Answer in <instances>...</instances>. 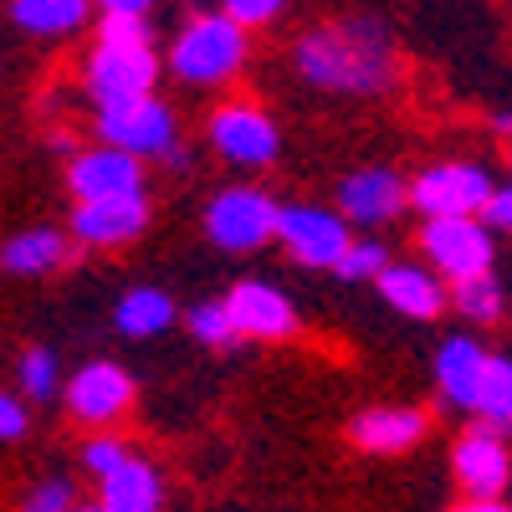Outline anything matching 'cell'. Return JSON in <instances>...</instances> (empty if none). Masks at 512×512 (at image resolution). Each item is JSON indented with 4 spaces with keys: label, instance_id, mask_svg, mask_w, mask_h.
<instances>
[{
    "label": "cell",
    "instance_id": "obj_32",
    "mask_svg": "<svg viewBox=\"0 0 512 512\" xmlns=\"http://www.w3.org/2000/svg\"><path fill=\"white\" fill-rule=\"evenodd\" d=\"M26 405L16 400V395H6V390H0V441H21L26 436Z\"/></svg>",
    "mask_w": 512,
    "mask_h": 512
},
{
    "label": "cell",
    "instance_id": "obj_8",
    "mask_svg": "<svg viewBox=\"0 0 512 512\" xmlns=\"http://www.w3.org/2000/svg\"><path fill=\"white\" fill-rule=\"evenodd\" d=\"M277 236H282V246L297 256V262L318 267V272L323 267L333 272V262L354 241L349 221L333 216V210H323V205H277Z\"/></svg>",
    "mask_w": 512,
    "mask_h": 512
},
{
    "label": "cell",
    "instance_id": "obj_3",
    "mask_svg": "<svg viewBox=\"0 0 512 512\" xmlns=\"http://www.w3.org/2000/svg\"><path fill=\"white\" fill-rule=\"evenodd\" d=\"M159 57L149 52V41H98V52L88 57V93L98 108H118L154 93Z\"/></svg>",
    "mask_w": 512,
    "mask_h": 512
},
{
    "label": "cell",
    "instance_id": "obj_10",
    "mask_svg": "<svg viewBox=\"0 0 512 512\" xmlns=\"http://www.w3.org/2000/svg\"><path fill=\"white\" fill-rule=\"evenodd\" d=\"M451 472L466 487V497H502L512 482V451L497 425H477L466 431L451 451Z\"/></svg>",
    "mask_w": 512,
    "mask_h": 512
},
{
    "label": "cell",
    "instance_id": "obj_21",
    "mask_svg": "<svg viewBox=\"0 0 512 512\" xmlns=\"http://www.w3.org/2000/svg\"><path fill=\"white\" fill-rule=\"evenodd\" d=\"M113 323H118L123 338H154L175 323V303H169V292H159V287H134V292L118 297Z\"/></svg>",
    "mask_w": 512,
    "mask_h": 512
},
{
    "label": "cell",
    "instance_id": "obj_1",
    "mask_svg": "<svg viewBox=\"0 0 512 512\" xmlns=\"http://www.w3.org/2000/svg\"><path fill=\"white\" fill-rule=\"evenodd\" d=\"M292 62L313 88H328V93H384L395 82V67H400L384 26L364 21V16L308 31L297 41Z\"/></svg>",
    "mask_w": 512,
    "mask_h": 512
},
{
    "label": "cell",
    "instance_id": "obj_35",
    "mask_svg": "<svg viewBox=\"0 0 512 512\" xmlns=\"http://www.w3.org/2000/svg\"><path fill=\"white\" fill-rule=\"evenodd\" d=\"M497 128H502V134L512 139V113H502V118H497Z\"/></svg>",
    "mask_w": 512,
    "mask_h": 512
},
{
    "label": "cell",
    "instance_id": "obj_24",
    "mask_svg": "<svg viewBox=\"0 0 512 512\" xmlns=\"http://www.w3.org/2000/svg\"><path fill=\"white\" fill-rule=\"evenodd\" d=\"M451 303L461 318H472V323H497L502 308H507V297H502V282H492V272H477V277H461L451 287Z\"/></svg>",
    "mask_w": 512,
    "mask_h": 512
},
{
    "label": "cell",
    "instance_id": "obj_27",
    "mask_svg": "<svg viewBox=\"0 0 512 512\" xmlns=\"http://www.w3.org/2000/svg\"><path fill=\"white\" fill-rule=\"evenodd\" d=\"M21 390L36 395V400L57 395V354L52 349H26L21 354Z\"/></svg>",
    "mask_w": 512,
    "mask_h": 512
},
{
    "label": "cell",
    "instance_id": "obj_7",
    "mask_svg": "<svg viewBox=\"0 0 512 512\" xmlns=\"http://www.w3.org/2000/svg\"><path fill=\"white\" fill-rule=\"evenodd\" d=\"M210 144L236 169H267L282 149V134L256 103H226L210 113Z\"/></svg>",
    "mask_w": 512,
    "mask_h": 512
},
{
    "label": "cell",
    "instance_id": "obj_9",
    "mask_svg": "<svg viewBox=\"0 0 512 512\" xmlns=\"http://www.w3.org/2000/svg\"><path fill=\"white\" fill-rule=\"evenodd\" d=\"M492 195V180L482 164H431L425 175L410 180V205L425 216H477L482 200Z\"/></svg>",
    "mask_w": 512,
    "mask_h": 512
},
{
    "label": "cell",
    "instance_id": "obj_31",
    "mask_svg": "<svg viewBox=\"0 0 512 512\" xmlns=\"http://www.w3.org/2000/svg\"><path fill=\"white\" fill-rule=\"evenodd\" d=\"M26 507H31V512H67V507H77V492H72V482L52 477V482H41V487H31Z\"/></svg>",
    "mask_w": 512,
    "mask_h": 512
},
{
    "label": "cell",
    "instance_id": "obj_14",
    "mask_svg": "<svg viewBox=\"0 0 512 512\" xmlns=\"http://www.w3.org/2000/svg\"><path fill=\"white\" fill-rule=\"evenodd\" d=\"M226 313L236 323V338H287V333H297L292 297L277 292L272 282H236L231 297H226Z\"/></svg>",
    "mask_w": 512,
    "mask_h": 512
},
{
    "label": "cell",
    "instance_id": "obj_19",
    "mask_svg": "<svg viewBox=\"0 0 512 512\" xmlns=\"http://www.w3.org/2000/svg\"><path fill=\"white\" fill-rule=\"evenodd\" d=\"M482 344H472V338H446L441 354H436V384H441V395L461 410H472L477 400V384H482Z\"/></svg>",
    "mask_w": 512,
    "mask_h": 512
},
{
    "label": "cell",
    "instance_id": "obj_2",
    "mask_svg": "<svg viewBox=\"0 0 512 512\" xmlns=\"http://www.w3.org/2000/svg\"><path fill=\"white\" fill-rule=\"evenodd\" d=\"M246 62V26L221 16H195L175 47H169V72L190 88H216V82H231Z\"/></svg>",
    "mask_w": 512,
    "mask_h": 512
},
{
    "label": "cell",
    "instance_id": "obj_6",
    "mask_svg": "<svg viewBox=\"0 0 512 512\" xmlns=\"http://www.w3.org/2000/svg\"><path fill=\"white\" fill-rule=\"evenodd\" d=\"M98 134L103 144H118L139 159H169L180 149V134H175V113H169L154 93L149 98H134V103H118V108H98Z\"/></svg>",
    "mask_w": 512,
    "mask_h": 512
},
{
    "label": "cell",
    "instance_id": "obj_30",
    "mask_svg": "<svg viewBox=\"0 0 512 512\" xmlns=\"http://www.w3.org/2000/svg\"><path fill=\"white\" fill-rule=\"evenodd\" d=\"M98 41H149V26H144V16H134V11H103Z\"/></svg>",
    "mask_w": 512,
    "mask_h": 512
},
{
    "label": "cell",
    "instance_id": "obj_17",
    "mask_svg": "<svg viewBox=\"0 0 512 512\" xmlns=\"http://www.w3.org/2000/svg\"><path fill=\"white\" fill-rule=\"evenodd\" d=\"M431 431V420H425L420 410H395V405H379V410H364L349 436L359 451H374V456H400L410 446H420V436Z\"/></svg>",
    "mask_w": 512,
    "mask_h": 512
},
{
    "label": "cell",
    "instance_id": "obj_33",
    "mask_svg": "<svg viewBox=\"0 0 512 512\" xmlns=\"http://www.w3.org/2000/svg\"><path fill=\"white\" fill-rule=\"evenodd\" d=\"M482 210H487V226H492V231H512V185H507V190H492V195L482 200Z\"/></svg>",
    "mask_w": 512,
    "mask_h": 512
},
{
    "label": "cell",
    "instance_id": "obj_22",
    "mask_svg": "<svg viewBox=\"0 0 512 512\" xmlns=\"http://www.w3.org/2000/svg\"><path fill=\"white\" fill-rule=\"evenodd\" d=\"M11 21L31 36H67L88 21V0H11Z\"/></svg>",
    "mask_w": 512,
    "mask_h": 512
},
{
    "label": "cell",
    "instance_id": "obj_26",
    "mask_svg": "<svg viewBox=\"0 0 512 512\" xmlns=\"http://www.w3.org/2000/svg\"><path fill=\"white\" fill-rule=\"evenodd\" d=\"M384 262H390V251H384L379 241H349L344 256L333 262V272L344 277V282H374Z\"/></svg>",
    "mask_w": 512,
    "mask_h": 512
},
{
    "label": "cell",
    "instance_id": "obj_5",
    "mask_svg": "<svg viewBox=\"0 0 512 512\" xmlns=\"http://www.w3.org/2000/svg\"><path fill=\"white\" fill-rule=\"evenodd\" d=\"M205 231L221 251H256L277 236V200L256 185H231L210 200Z\"/></svg>",
    "mask_w": 512,
    "mask_h": 512
},
{
    "label": "cell",
    "instance_id": "obj_4",
    "mask_svg": "<svg viewBox=\"0 0 512 512\" xmlns=\"http://www.w3.org/2000/svg\"><path fill=\"white\" fill-rule=\"evenodd\" d=\"M420 251L431 256V272L446 282L492 272V256H497V246L477 216H425Z\"/></svg>",
    "mask_w": 512,
    "mask_h": 512
},
{
    "label": "cell",
    "instance_id": "obj_25",
    "mask_svg": "<svg viewBox=\"0 0 512 512\" xmlns=\"http://www.w3.org/2000/svg\"><path fill=\"white\" fill-rule=\"evenodd\" d=\"M185 323H190V333L200 338V344H210V349L236 344V323H231L226 303H195V308L185 313Z\"/></svg>",
    "mask_w": 512,
    "mask_h": 512
},
{
    "label": "cell",
    "instance_id": "obj_23",
    "mask_svg": "<svg viewBox=\"0 0 512 512\" xmlns=\"http://www.w3.org/2000/svg\"><path fill=\"white\" fill-rule=\"evenodd\" d=\"M472 410H477L487 425H497V431H512V359H502V354H487V364H482V384H477V400H472Z\"/></svg>",
    "mask_w": 512,
    "mask_h": 512
},
{
    "label": "cell",
    "instance_id": "obj_18",
    "mask_svg": "<svg viewBox=\"0 0 512 512\" xmlns=\"http://www.w3.org/2000/svg\"><path fill=\"white\" fill-rule=\"evenodd\" d=\"M103 482V512H154L164 502V482L149 461H134V456H123Z\"/></svg>",
    "mask_w": 512,
    "mask_h": 512
},
{
    "label": "cell",
    "instance_id": "obj_20",
    "mask_svg": "<svg viewBox=\"0 0 512 512\" xmlns=\"http://www.w3.org/2000/svg\"><path fill=\"white\" fill-rule=\"evenodd\" d=\"M67 251H72V241L62 231L41 226V231H21V236H11L6 246H0V267L16 272V277H47L67 262Z\"/></svg>",
    "mask_w": 512,
    "mask_h": 512
},
{
    "label": "cell",
    "instance_id": "obj_16",
    "mask_svg": "<svg viewBox=\"0 0 512 512\" xmlns=\"http://www.w3.org/2000/svg\"><path fill=\"white\" fill-rule=\"evenodd\" d=\"M374 287L384 292V303H390L395 313H405V318H415V323H431V318H441V308H446L441 277L425 272V267H410V262H384L379 277H374Z\"/></svg>",
    "mask_w": 512,
    "mask_h": 512
},
{
    "label": "cell",
    "instance_id": "obj_11",
    "mask_svg": "<svg viewBox=\"0 0 512 512\" xmlns=\"http://www.w3.org/2000/svg\"><path fill=\"white\" fill-rule=\"evenodd\" d=\"M67 410H72V420H82V425H108V420H118L128 405H134V379H128L118 364H108V359H93V364H82L72 379H67Z\"/></svg>",
    "mask_w": 512,
    "mask_h": 512
},
{
    "label": "cell",
    "instance_id": "obj_29",
    "mask_svg": "<svg viewBox=\"0 0 512 512\" xmlns=\"http://www.w3.org/2000/svg\"><path fill=\"white\" fill-rule=\"evenodd\" d=\"M282 6L287 0H221V11L231 21H241V26H267V21L282 16Z\"/></svg>",
    "mask_w": 512,
    "mask_h": 512
},
{
    "label": "cell",
    "instance_id": "obj_13",
    "mask_svg": "<svg viewBox=\"0 0 512 512\" xmlns=\"http://www.w3.org/2000/svg\"><path fill=\"white\" fill-rule=\"evenodd\" d=\"M67 185L77 200H103V195H128V190H144V159L128 154L118 144L88 149L77 154L67 169Z\"/></svg>",
    "mask_w": 512,
    "mask_h": 512
},
{
    "label": "cell",
    "instance_id": "obj_12",
    "mask_svg": "<svg viewBox=\"0 0 512 512\" xmlns=\"http://www.w3.org/2000/svg\"><path fill=\"white\" fill-rule=\"evenodd\" d=\"M144 226H149V200H144V190L82 200V205L72 210V236H77L82 246H123V241H134Z\"/></svg>",
    "mask_w": 512,
    "mask_h": 512
},
{
    "label": "cell",
    "instance_id": "obj_28",
    "mask_svg": "<svg viewBox=\"0 0 512 512\" xmlns=\"http://www.w3.org/2000/svg\"><path fill=\"white\" fill-rule=\"evenodd\" d=\"M123 456H128V446H123L118 436H93L88 446H82V466H88L93 477H108Z\"/></svg>",
    "mask_w": 512,
    "mask_h": 512
},
{
    "label": "cell",
    "instance_id": "obj_34",
    "mask_svg": "<svg viewBox=\"0 0 512 512\" xmlns=\"http://www.w3.org/2000/svg\"><path fill=\"white\" fill-rule=\"evenodd\" d=\"M98 6H103V11H134V16H144L154 0H98Z\"/></svg>",
    "mask_w": 512,
    "mask_h": 512
},
{
    "label": "cell",
    "instance_id": "obj_15",
    "mask_svg": "<svg viewBox=\"0 0 512 512\" xmlns=\"http://www.w3.org/2000/svg\"><path fill=\"white\" fill-rule=\"evenodd\" d=\"M410 205V185L395 175V169H359L338 185V210L354 226H384L395 221L400 210Z\"/></svg>",
    "mask_w": 512,
    "mask_h": 512
}]
</instances>
